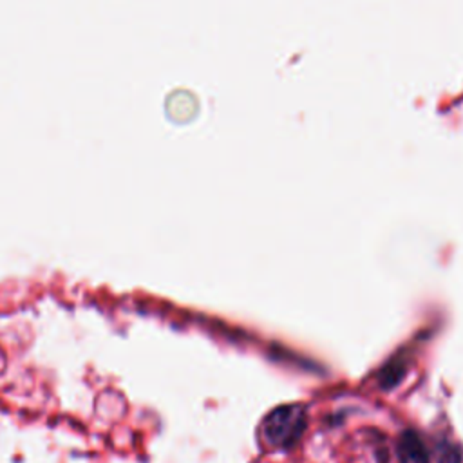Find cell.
<instances>
[{
  "label": "cell",
  "mask_w": 463,
  "mask_h": 463,
  "mask_svg": "<svg viewBox=\"0 0 463 463\" xmlns=\"http://www.w3.org/2000/svg\"><path fill=\"white\" fill-rule=\"evenodd\" d=\"M306 430V412L300 405H282L273 409L264 423L262 434L268 445L279 449L293 447Z\"/></svg>",
  "instance_id": "cell-1"
},
{
  "label": "cell",
  "mask_w": 463,
  "mask_h": 463,
  "mask_svg": "<svg viewBox=\"0 0 463 463\" xmlns=\"http://www.w3.org/2000/svg\"><path fill=\"white\" fill-rule=\"evenodd\" d=\"M398 458L402 463H429L423 439L414 430H405L398 439Z\"/></svg>",
  "instance_id": "cell-2"
},
{
  "label": "cell",
  "mask_w": 463,
  "mask_h": 463,
  "mask_svg": "<svg viewBox=\"0 0 463 463\" xmlns=\"http://www.w3.org/2000/svg\"><path fill=\"white\" fill-rule=\"evenodd\" d=\"M407 371V364L403 362L402 356H396L392 360H389L382 371H380V376H378V383L383 387V389H392L394 385L400 383V380L403 378Z\"/></svg>",
  "instance_id": "cell-3"
}]
</instances>
